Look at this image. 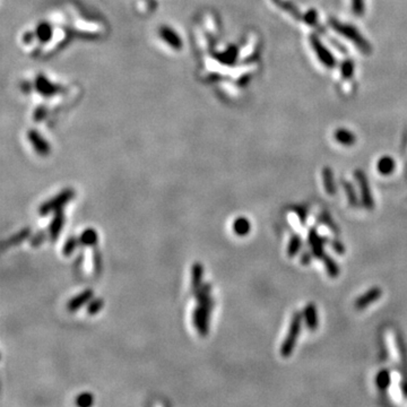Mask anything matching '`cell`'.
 <instances>
[{"mask_svg": "<svg viewBox=\"0 0 407 407\" xmlns=\"http://www.w3.org/2000/svg\"><path fill=\"white\" fill-rule=\"evenodd\" d=\"M204 266L200 263H195L192 267V291L193 294L203 287Z\"/></svg>", "mask_w": 407, "mask_h": 407, "instance_id": "12", "label": "cell"}, {"mask_svg": "<svg viewBox=\"0 0 407 407\" xmlns=\"http://www.w3.org/2000/svg\"><path fill=\"white\" fill-rule=\"evenodd\" d=\"M94 403V397L93 395L90 394V392H83V394L78 395V397L76 398V404L82 407H87L92 405Z\"/></svg>", "mask_w": 407, "mask_h": 407, "instance_id": "29", "label": "cell"}, {"mask_svg": "<svg viewBox=\"0 0 407 407\" xmlns=\"http://www.w3.org/2000/svg\"><path fill=\"white\" fill-rule=\"evenodd\" d=\"M93 267L95 275H101L102 269H103V262H102L101 251L97 248L93 250Z\"/></svg>", "mask_w": 407, "mask_h": 407, "instance_id": "28", "label": "cell"}, {"mask_svg": "<svg viewBox=\"0 0 407 407\" xmlns=\"http://www.w3.org/2000/svg\"><path fill=\"white\" fill-rule=\"evenodd\" d=\"M75 192L74 189H65L61 192L58 193L57 196L51 198V199L47 200L43 203L39 208V214L41 216H47L50 213L56 212L58 210H62L69 201L74 199Z\"/></svg>", "mask_w": 407, "mask_h": 407, "instance_id": "4", "label": "cell"}, {"mask_svg": "<svg viewBox=\"0 0 407 407\" xmlns=\"http://www.w3.org/2000/svg\"><path fill=\"white\" fill-rule=\"evenodd\" d=\"M310 42H311V46H312V49L314 50V52H316L318 59L320 60L321 64L327 68L335 67V65H336L335 58H334L331 51L322 45V42L319 40L318 36L311 35Z\"/></svg>", "mask_w": 407, "mask_h": 407, "instance_id": "6", "label": "cell"}, {"mask_svg": "<svg viewBox=\"0 0 407 407\" xmlns=\"http://www.w3.org/2000/svg\"><path fill=\"white\" fill-rule=\"evenodd\" d=\"M331 247H332L333 250L335 252H337L338 255H344V254H345V251H346L345 245H344L338 239L331 240Z\"/></svg>", "mask_w": 407, "mask_h": 407, "instance_id": "33", "label": "cell"}, {"mask_svg": "<svg viewBox=\"0 0 407 407\" xmlns=\"http://www.w3.org/2000/svg\"><path fill=\"white\" fill-rule=\"evenodd\" d=\"M94 298V292L93 289L87 288L84 289L82 293L77 294L74 298L71 299V301L67 303V309L69 312H76L78 311L80 308L85 304L89 303L92 299Z\"/></svg>", "mask_w": 407, "mask_h": 407, "instance_id": "11", "label": "cell"}, {"mask_svg": "<svg viewBox=\"0 0 407 407\" xmlns=\"http://www.w3.org/2000/svg\"><path fill=\"white\" fill-rule=\"evenodd\" d=\"M64 225H65L64 210H58L54 212L53 217L50 222L49 230H48V233H49V239L51 242H54L58 240L62 229H64Z\"/></svg>", "mask_w": 407, "mask_h": 407, "instance_id": "9", "label": "cell"}, {"mask_svg": "<svg viewBox=\"0 0 407 407\" xmlns=\"http://www.w3.org/2000/svg\"><path fill=\"white\" fill-rule=\"evenodd\" d=\"M303 20L306 21V23L310 24V25L316 24V22H317V13L314 12V10H309V12H308L306 14V15H304Z\"/></svg>", "mask_w": 407, "mask_h": 407, "instance_id": "34", "label": "cell"}, {"mask_svg": "<svg viewBox=\"0 0 407 407\" xmlns=\"http://www.w3.org/2000/svg\"><path fill=\"white\" fill-rule=\"evenodd\" d=\"M97 232L94 229L85 230L79 237L80 244L85 245V247H94L97 243Z\"/></svg>", "mask_w": 407, "mask_h": 407, "instance_id": "20", "label": "cell"}, {"mask_svg": "<svg viewBox=\"0 0 407 407\" xmlns=\"http://www.w3.org/2000/svg\"><path fill=\"white\" fill-rule=\"evenodd\" d=\"M340 72L344 78H351L354 75V62L351 60H345L340 66Z\"/></svg>", "mask_w": 407, "mask_h": 407, "instance_id": "30", "label": "cell"}, {"mask_svg": "<svg viewBox=\"0 0 407 407\" xmlns=\"http://www.w3.org/2000/svg\"><path fill=\"white\" fill-rule=\"evenodd\" d=\"M395 168L396 163L394 159L390 156H383L381 159L378 160L377 171L381 175H390L395 171Z\"/></svg>", "mask_w": 407, "mask_h": 407, "instance_id": "15", "label": "cell"}, {"mask_svg": "<svg viewBox=\"0 0 407 407\" xmlns=\"http://www.w3.org/2000/svg\"><path fill=\"white\" fill-rule=\"evenodd\" d=\"M308 241H309V245L311 248V252L314 258L321 259L325 256V244L328 241L327 238H324L319 236L317 229L311 227L308 233Z\"/></svg>", "mask_w": 407, "mask_h": 407, "instance_id": "7", "label": "cell"}, {"mask_svg": "<svg viewBox=\"0 0 407 407\" xmlns=\"http://www.w3.org/2000/svg\"><path fill=\"white\" fill-rule=\"evenodd\" d=\"M340 183H342V187L344 188V190H345L348 203H350L351 206L358 207L359 205H360V199L358 198V195H357V192H355L353 185H352L351 182H348L347 180H342Z\"/></svg>", "mask_w": 407, "mask_h": 407, "instance_id": "21", "label": "cell"}, {"mask_svg": "<svg viewBox=\"0 0 407 407\" xmlns=\"http://www.w3.org/2000/svg\"><path fill=\"white\" fill-rule=\"evenodd\" d=\"M331 24L334 30H336L339 33V34L345 36V38L350 40V41L354 42L355 45H357V47L360 48L362 51H364V52L366 53H369L370 51H371V46L369 45V42L363 38V36L360 34V32H359L354 26H351V25H347V24H343L336 20H331Z\"/></svg>", "mask_w": 407, "mask_h": 407, "instance_id": "3", "label": "cell"}, {"mask_svg": "<svg viewBox=\"0 0 407 407\" xmlns=\"http://www.w3.org/2000/svg\"><path fill=\"white\" fill-rule=\"evenodd\" d=\"M302 321H303V314L301 312H298V311H296V312L293 313L291 322H289L287 334V336H285L283 343H282V346L280 350L281 355L283 358H289L292 355L293 351H294L295 345H296V340H298L300 333H301Z\"/></svg>", "mask_w": 407, "mask_h": 407, "instance_id": "1", "label": "cell"}, {"mask_svg": "<svg viewBox=\"0 0 407 407\" xmlns=\"http://www.w3.org/2000/svg\"><path fill=\"white\" fill-rule=\"evenodd\" d=\"M352 12L357 16L364 14V0H352Z\"/></svg>", "mask_w": 407, "mask_h": 407, "instance_id": "32", "label": "cell"}, {"mask_svg": "<svg viewBox=\"0 0 407 407\" xmlns=\"http://www.w3.org/2000/svg\"><path fill=\"white\" fill-rule=\"evenodd\" d=\"M213 309H214V306L212 304L198 303L193 310L192 324L200 336L206 337L210 333V321Z\"/></svg>", "mask_w": 407, "mask_h": 407, "instance_id": "2", "label": "cell"}, {"mask_svg": "<svg viewBox=\"0 0 407 407\" xmlns=\"http://www.w3.org/2000/svg\"><path fill=\"white\" fill-rule=\"evenodd\" d=\"M321 260L324 262V265L326 267V270H327V274H328L329 277L336 278V277L339 276L340 269H339L338 263L335 262V259H333L329 255L325 254V256L322 257Z\"/></svg>", "mask_w": 407, "mask_h": 407, "instance_id": "18", "label": "cell"}, {"mask_svg": "<svg viewBox=\"0 0 407 407\" xmlns=\"http://www.w3.org/2000/svg\"><path fill=\"white\" fill-rule=\"evenodd\" d=\"M354 177L358 181L359 188H360L362 205L368 211H373V208H375V199H373L371 188H370L368 178H366L365 173L362 170H357L354 173Z\"/></svg>", "mask_w": 407, "mask_h": 407, "instance_id": "5", "label": "cell"}, {"mask_svg": "<svg viewBox=\"0 0 407 407\" xmlns=\"http://www.w3.org/2000/svg\"><path fill=\"white\" fill-rule=\"evenodd\" d=\"M322 182H324L325 192L329 196H335L337 193V187L334 181V173L331 168L325 167L322 168Z\"/></svg>", "mask_w": 407, "mask_h": 407, "instance_id": "13", "label": "cell"}, {"mask_svg": "<svg viewBox=\"0 0 407 407\" xmlns=\"http://www.w3.org/2000/svg\"><path fill=\"white\" fill-rule=\"evenodd\" d=\"M232 230L238 237H245L248 236L249 232L251 231V223L247 217H242V216H240V217L234 219L232 224Z\"/></svg>", "mask_w": 407, "mask_h": 407, "instance_id": "14", "label": "cell"}, {"mask_svg": "<svg viewBox=\"0 0 407 407\" xmlns=\"http://www.w3.org/2000/svg\"><path fill=\"white\" fill-rule=\"evenodd\" d=\"M318 218H319V222H320L321 224H324V225L327 226L328 229L332 231V232L336 233V234L339 233L338 226H337L335 221H334L333 217H332V215L329 214V213L327 211H322L320 213V214H319Z\"/></svg>", "mask_w": 407, "mask_h": 407, "instance_id": "22", "label": "cell"}, {"mask_svg": "<svg viewBox=\"0 0 407 407\" xmlns=\"http://www.w3.org/2000/svg\"><path fill=\"white\" fill-rule=\"evenodd\" d=\"M274 1L276 2L278 6L282 7L284 10H287V13L291 14L292 16H294L296 20H301V18H300L301 17V14H300L299 9L296 8V7L294 6V3H293L292 1H289V0H274Z\"/></svg>", "mask_w": 407, "mask_h": 407, "instance_id": "24", "label": "cell"}, {"mask_svg": "<svg viewBox=\"0 0 407 407\" xmlns=\"http://www.w3.org/2000/svg\"><path fill=\"white\" fill-rule=\"evenodd\" d=\"M303 321L306 324V327L309 329L310 332H314L318 329L319 325V318H318V310L316 304L310 302L306 304L303 310Z\"/></svg>", "mask_w": 407, "mask_h": 407, "instance_id": "10", "label": "cell"}, {"mask_svg": "<svg viewBox=\"0 0 407 407\" xmlns=\"http://www.w3.org/2000/svg\"><path fill=\"white\" fill-rule=\"evenodd\" d=\"M381 295H383V289L377 287H371L370 289H368L364 294L360 295L357 300H355V302H354L355 309L359 311L366 309L370 304L378 301V300L381 298Z\"/></svg>", "mask_w": 407, "mask_h": 407, "instance_id": "8", "label": "cell"}, {"mask_svg": "<svg viewBox=\"0 0 407 407\" xmlns=\"http://www.w3.org/2000/svg\"><path fill=\"white\" fill-rule=\"evenodd\" d=\"M292 211L296 215V217L299 218L300 223H301L302 225L306 224L307 219H308V215H309V213H308L307 208H304L303 206H294L292 208Z\"/></svg>", "mask_w": 407, "mask_h": 407, "instance_id": "31", "label": "cell"}, {"mask_svg": "<svg viewBox=\"0 0 407 407\" xmlns=\"http://www.w3.org/2000/svg\"><path fill=\"white\" fill-rule=\"evenodd\" d=\"M79 244H80L79 238L71 237L67 241L65 242L64 247H62V255L66 256V257L72 256L75 252L76 249L78 248Z\"/></svg>", "mask_w": 407, "mask_h": 407, "instance_id": "23", "label": "cell"}, {"mask_svg": "<svg viewBox=\"0 0 407 407\" xmlns=\"http://www.w3.org/2000/svg\"><path fill=\"white\" fill-rule=\"evenodd\" d=\"M391 383V375L388 369H383L376 376V386L379 390L384 391L389 388Z\"/></svg>", "mask_w": 407, "mask_h": 407, "instance_id": "16", "label": "cell"}, {"mask_svg": "<svg viewBox=\"0 0 407 407\" xmlns=\"http://www.w3.org/2000/svg\"><path fill=\"white\" fill-rule=\"evenodd\" d=\"M30 237H31V229L30 227H25V229L21 230L18 233L14 234V236L10 238L8 241H7V243H8V245L20 244L23 241L28 239Z\"/></svg>", "mask_w": 407, "mask_h": 407, "instance_id": "25", "label": "cell"}, {"mask_svg": "<svg viewBox=\"0 0 407 407\" xmlns=\"http://www.w3.org/2000/svg\"><path fill=\"white\" fill-rule=\"evenodd\" d=\"M104 306V301L103 299L101 298H93L91 300V301L87 303V308H86V311L89 314H96L100 312L102 310V308Z\"/></svg>", "mask_w": 407, "mask_h": 407, "instance_id": "26", "label": "cell"}, {"mask_svg": "<svg viewBox=\"0 0 407 407\" xmlns=\"http://www.w3.org/2000/svg\"><path fill=\"white\" fill-rule=\"evenodd\" d=\"M335 139L343 146H352L357 141L355 135L347 129H338L335 133Z\"/></svg>", "mask_w": 407, "mask_h": 407, "instance_id": "19", "label": "cell"}, {"mask_svg": "<svg viewBox=\"0 0 407 407\" xmlns=\"http://www.w3.org/2000/svg\"><path fill=\"white\" fill-rule=\"evenodd\" d=\"M302 248V239L299 234H292V237L289 238L287 248V255L288 258H294L295 256H298L299 251L301 250Z\"/></svg>", "mask_w": 407, "mask_h": 407, "instance_id": "17", "label": "cell"}, {"mask_svg": "<svg viewBox=\"0 0 407 407\" xmlns=\"http://www.w3.org/2000/svg\"><path fill=\"white\" fill-rule=\"evenodd\" d=\"M47 238H49V233H47L46 231L40 230L36 232L34 236L31 237L30 243L33 248H39L43 242L47 240Z\"/></svg>", "mask_w": 407, "mask_h": 407, "instance_id": "27", "label": "cell"}, {"mask_svg": "<svg viewBox=\"0 0 407 407\" xmlns=\"http://www.w3.org/2000/svg\"><path fill=\"white\" fill-rule=\"evenodd\" d=\"M312 257H313L312 252H303V254L301 255V258H300L301 259L302 265H309L311 259H312Z\"/></svg>", "mask_w": 407, "mask_h": 407, "instance_id": "35", "label": "cell"}]
</instances>
